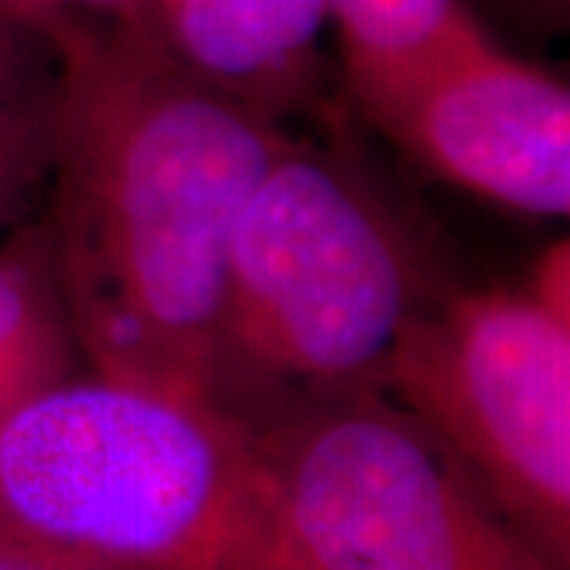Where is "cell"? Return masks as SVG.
Returning <instances> with one entry per match:
<instances>
[{
	"label": "cell",
	"mask_w": 570,
	"mask_h": 570,
	"mask_svg": "<svg viewBox=\"0 0 570 570\" xmlns=\"http://www.w3.org/2000/svg\"><path fill=\"white\" fill-rule=\"evenodd\" d=\"M242 431L204 403L70 374L0 415V532L140 570H219Z\"/></svg>",
	"instance_id": "4"
},
{
	"label": "cell",
	"mask_w": 570,
	"mask_h": 570,
	"mask_svg": "<svg viewBox=\"0 0 570 570\" xmlns=\"http://www.w3.org/2000/svg\"><path fill=\"white\" fill-rule=\"evenodd\" d=\"M0 570H140L0 532Z\"/></svg>",
	"instance_id": "12"
},
{
	"label": "cell",
	"mask_w": 570,
	"mask_h": 570,
	"mask_svg": "<svg viewBox=\"0 0 570 570\" xmlns=\"http://www.w3.org/2000/svg\"><path fill=\"white\" fill-rule=\"evenodd\" d=\"M348 73H367L419 55L472 17L466 0H326Z\"/></svg>",
	"instance_id": "10"
},
{
	"label": "cell",
	"mask_w": 570,
	"mask_h": 570,
	"mask_svg": "<svg viewBox=\"0 0 570 570\" xmlns=\"http://www.w3.org/2000/svg\"><path fill=\"white\" fill-rule=\"evenodd\" d=\"M77 362L80 348L29 219L0 242V415L77 374Z\"/></svg>",
	"instance_id": "9"
},
{
	"label": "cell",
	"mask_w": 570,
	"mask_h": 570,
	"mask_svg": "<svg viewBox=\"0 0 570 570\" xmlns=\"http://www.w3.org/2000/svg\"><path fill=\"white\" fill-rule=\"evenodd\" d=\"M45 261L96 374L204 403L225 261L292 130L159 51L140 29L58 26Z\"/></svg>",
	"instance_id": "1"
},
{
	"label": "cell",
	"mask_w": 570,
	"mask_h": 570,
	"mask_svg": "<svg viewBox=\"0 0 570 570\" xmlns=\"http://www.w3.org/2000/svg\"><path fill=\"white\" fill-rule=\"evenodd\" d=\"M326 0H146V39L190 77L283 118L317 96Z\"/></svg>",
	"instance_id": "7"
},
{
	"label": "cell",
	"mask_w": 570,
	"mask_h": 570,
	"mask_svg": "<svg viewBox=\"0 0 570 570\" xmlns=\"http://www.w3.org/2000/svg\"><path fill=\"white\" fill-rule=\"evenodd\" d=\"M504 13L535 32H564L570 0H494Z\"/></svg>",
	"instance_id": "14"
},
{
	"label": "cell",
	"mask_w": 570,
	"mask_h": 570,
	"mask_svg": "<svg viewBox=\"0 0 570 570\" xmlns=\"http://www.w3.org/2000/svg\"><path fill=\"white\" fill-rule=\"evenodd\" d=\"M453 283L444 238L362 142L292 134L228 245L206 406L257 428L381 390L406 326Z\"/></svg>",
	"instance_id": "2"
},
{
	"label": "cell",
	"mask_w": 570,
	"mask_h": 570,
	"mask_svg": "<svg viewBox=\"0 0 570 570\" xmlns=\"http://www.w3.org/2000/svg\"><path fill=\"white\" fill-rule=\"evenodd\" d=\"M58 51L39 29L0 17V242L41 206L55 156Z\"/></svg>",
	"instance_id": "8"
},
{
	"label": "cell",
	"mask_w": 570,
	"mask_h": 570,
	"mask_svg": "<svg viewBox=\"0 0 570 570\" xmlns=\"http://www.w3.org/2000/svg\"><path fill=\"white\" fill-rule=\"evenodd\" d=\"M527 285L532 292L549 302L551 307L570 311V245L568 238H561L558 245H551L527 276Z\"/></svg>",
	"instance_id": "13"
},
{
	"label": "cell",
	"mask_w": 570,
	"mask_h": 570,
	"mask_svg": "<svg viewBox=\"0 0 570 570\" xmlns=\"http://www.w3.org/2000/svg\"><path fill=\"white\" fill-rule=\"evenodd\" d=\"M381 393L532 549L570 570V311L527 283H453L406 326Z\"/></svg>",
	"instance_id": "5"
},
{
	"label": "cell",
	"mask_w": 570,
	"mask_h": 570,
	"mask_svg": "<svg viewBox=\"0 0 570 570\" xmlns=\"http://www.w3.org/2000/svg\"><path fill=\"white\" fill-rule=\"evenodd\" d=\"M238 431L219 570H558L381 390Z\"/></svg>",
	"instance_id": "3"
},
{
	"label": "cell",
	"mask_w": 570,
	"mask_h": 570,
	"mask_svg": "<svg viewBox=\"0 0 570 570\" xmlns=\"http://www.w3.org/2000/svg\"><path fill=\"white\" fill-rule=\"evenodd\" d=\"M352 111L422 175L535 219L570 213V89L475 13L406 61L348 73Z\"/></svg>",
	"instance_id": "6"
},
{
	"label": "cell",
	"mask_w": 570,
	"mask_h": 570,
	"mask_svg": "<svg viewBox=\"0 0 570 570\" xmlns=\"http://www.w3.org/2000/svg\"><path fill=\"white\" fill-rule=\"evenodd\" d=\"M146 0H0V17L29 29L51 32L58 26L137 29Z\"/></svg>",
	"instance_id": "11"
}]
</instances>
